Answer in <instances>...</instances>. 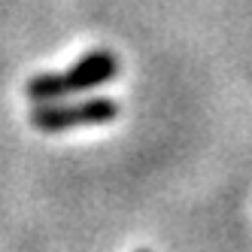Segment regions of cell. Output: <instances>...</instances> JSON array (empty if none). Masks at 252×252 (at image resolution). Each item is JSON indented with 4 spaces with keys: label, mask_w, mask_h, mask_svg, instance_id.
Segmentation results:
<instances>
[{
    "label": "cell",
    "mask_w": 252,
    "mask_h": 252,
    "mask_svg": "<svg viewBox=\"0 0 252 252\" xmlns=\"http://www.w3.org/2000/svg\"><path fill=\"white\" fill-rule=\"evenodd\" d=\"M31 119L43 131H67L73 125H97L116 119V103L106 97L82 100V103H43Z\"/></svg>",
    "instance_id": "obj_2"
},
{
    "label": "cell",
    "mask_w": 252,
    "mask_h": 252,
    "mask_svg": "<svg viewBox=\"0 0 252 252\" xmlns=\"http://www.w3.org/2000/svg\"><path fill=\"white\" fill-rule=\"evenodd\" d=\"M113 76H116V58L110 52H92V55H85L76 67L64 70V73L33 76L28 85V94L33 100H52V97H61L70 92H85V88L103 85Z\"/></svg>",
    "instance_id": "obj_1"
}]
</instances>
